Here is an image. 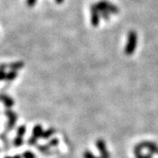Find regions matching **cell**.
I'll use <instances>...</instances> for the list:
<instances>
[{
	"label": "cell",
	"mask_w": 158,
	"mask_h": 158,
	"mask_svg": "<svg viewBox=\"0 0 158 158\" xmlns=\"http://www.w3.org/2000/svg\"><path fill=\"white\" fill-rule=\"evenodd\" d=\"M137 34L135 31H130L127 34V41L125 47V53L127 56H131L132 54H134V52L135 51L136 46H137Z\"/></svg>",
	"instance_id": "6da1fadb"
},
{
	"label": "cell",
	"mask_w": 158,
	"mask_h": 158,
	"mask_svg": "<svg viewBox=\"0 0 158 158\" xmlns=\"http://www.w3.org/2000/svg\"><path fill=\"white\" fill-rule=\"evenodd\" d=\"M5 113L8 118V122L6 125V132H8V131H11V130L13 129L14 126L16 124V121H17L18 115L16 114V113H14L10 108H7L5 111Z\"/></svg>",
	"instance_id": "7a4b0ae2"
},
{
	"label": "cell",
	"mask_w": 158,
	"mask_h": 158,
	"mask_svg": "<svg viewBox=\"0 0 158 158\" xmlns=\"http://www.w3.org/2000/svg\"><path fill=\"white\" fill-rule=\"evenodd\" d=\"M42 134H43V129H42L41 125H36L34 127V130H33V135L29 138V145H32V146L35 145L37 143V140L41 137Z\"/></svg>",
	"instance_id": "3957f363"
},
{
	"label": "cell",
	"mask_w": 158,
	"mask_h": 158,
	"mask_svg": "<svg viewBox=\"0 0 158 158\" xmlns=\"http://www.w3.org/2000/svg\"><path fill=\"white\" fill-rule=\"evenodd\" d=\"M97 5L103 7L104 9H106L111 14H118V11H119V9H118V6H114L113 4L108 2L106 0H100L98 3H97Z\"/></svg>",
	"instance_id": "277c9868"
},
{
	"label": "cell",
	"mask_w": 158,
	"mask_h": 158,
	"mask_svg": "<svg viewBox=\"0 0 158 158\" xmlns=\"http://www.w3.org/2000/svg\"><path fill=\"white\" fill-rule=\"evenodd\" d=\"M138 148H140L141 149L146 148L148 149L149 153L151 154H158V146L154 143V142H150V141H143L139 143L138 145H136Z\"/></svg>",
	"instance_id": "5b68a950"
},
{
	"label": "cell",
	"mask_w": 158,
	"mask_h": 158,
	"mask_svg": "<svg viewBox=\"0 0 158 158\" xmlns=\"http://www.w3.org/2000/svg\"><path fill=\"white\" fill-rule=\"evenodd\" d=\"M90 14H91V25L93 27H98L99 24V19H100V14L98 11L97 7L95 5H92L90 6Z\"/></svg>",
	"instance_id": "8992f818"
},
{
	"label": "cell",
	"mask_w": 158,
	"mask_h": 158,
	"mask_svg": "<svg viewBox=\"0 0 158 158\" xmlns=\"http://www.w3.org/2000/svg\"><path fill=\"white\" fill-rule=\"evenodd\" d=\"M96 144L97 147L98 148V150H99V152H100L101 158H110V153L108 152L105 141L101 140V139H98L97 141Z\"/></svg>",
	"instance_id": "52a82bcc"
},
{
	"label": "cell",
	"mask_w": 158,
	"mask_h": 158,
	"mask_svg": "<svg viewBox=\"0 0 158 158\" xmlns=\"http://www.w3.org/2000/svg\"><path fill=\"white\" fill-rule=\"evenodd\" d=\"M0 101L2 102L7 108H10L11 109L13 105H14V100L11 98V97L6 95V94H0Z\"/></svg>",
	"instance_id": "ba28073f"
},
{
	"label": "cell",
	"mask_w": 158,
	"mask_h": 158,
	"mask_svg": "<svg viewBox=\"0 0 158 158\" xmlns=\"http://www.w3.org/2000/svg\"><path fill=\"white\" fill-rule=\"evenodd\" d=\"M95 6H96L97 9H98V12H99V14L101 15L102 17L104 18L106 20H109L110 19V12L109 11H107L106 9H104L103 7H101V6H98L97 4H95Z\"/></svg>",
	"instance_id": "9c48e42d"
},
{
	"label": "cell",
	"mask_w": 158,
	"mask_h": 158,
	"mask_svg": "<svg viewBox=\"0 0 158 158\" xmlns=\"http://www.w3.org/2000/svg\"><path fill=\"white\" fill-rule=\"evenodd\" d=\"M8 67L11 69V70H14V71H17L19 70L24 67V62H11V64L8 65Z\"/></svg>",
	"instance_id": "30bf717a"
},
{
	"label": "cell",
	"mask_w": 158,
	"mask_h": 158,
	"mask_svg": "<svg viewBox=\"0 0 158 158\" xmlns=\"http://www.w3.org/2000/svg\"><path fill=\"white\" fill-rule=\"evenodd\" d=\"M135 155L136 158H152V154L151 153L144 156L141 153V148H139L137 146H135Z\"/></svg>",
	"instance_id": "8fae6325"
},
{
	"label": "cell",
	"mask_w": 158,
	"mask_h": 158,
	"mask_svg": "<svg viewBox=\"0 0 158 158\" xmlns=\"http://www.w3.org/2000/svg\"><path fill=\"white\" fill-rule=\"evenodd\" d=\"M55 133H56V129L53 128V127H50V128H48V130H46L45 132L43 131V134H42V135H41V138L47 140V139L50 138L51 136L53 135Z\"/></svg>",
	"instance_id": "7c38bea8"
},
{
	"label": "cell",
	"mask_w": 158,
	"mask_h": 158,
	"mask_svg": "<svg viewBox=\"0 0 158 158\" xmlns=\"http://www.w3.org/2000/svg\"><path fill=\"white\" fill-rule=\"evenodd\" d=\"M17 71H14V70H11L10 72H8V73L6 74V81L7 82H11V81H13L14 79L17 77Z\"/></svg>",
	"instance_id": "4fadbf2b"
},
{
	"label": "cell",
	"mask_w": 158,
	"mask_h": 158,
	"mask_svg": "<svg viewBox=\"0 0 158 158\" xmlns=\"http://www.w3.org/2000/svg\"><path fill=\"white\" fill-rule=\"evenodd\" d=\"M50 148L48 147V145H39L38 146V150H40V152L44 155H48L50 154V150H49Z\"/></svg>",
	"instance_id": "5bb4252c"
},
{
	"label": "cell",
	"mask_w": 158,
	"mask_h": 158,
	"mask_svg": "<svg viewBox=\"0 0 158 158\" xmlns=\"http://www.w3.org/2000/svg\"><path fill=\"white\" fill-rule=\"evenodd\" d=\"M26 131H27V127L25 125H21L20 127H19V128L17 130V136H19V137H22L25 135L26 134Z\"/></svg>",
	"instance_id": "9a60e30c"
},
{
	"label": "cell",
	"mask_w": 158,
	"mask_h": 158,
	"mask_svg": "<svg viewBox=\"0 0 158 158\" xmlns=\"http://www.w3.org/2000/svg\"><path fill=\"white\" fill-rule=\"evenodd\" d=\"M13 144L15 147H19L23 144V138L22 137H19V136H16L14 141H13Z\"/></svg>",
	"instance_id": "2e32d148"
},
{
	"label": "cell",
	"mask_w": 158,
	"mask_h": 158,
	"mask_svg": "<svg viewBox=\"0 0 158 158\" xmlns=\"http://www.w3.org/2000/svg\"><path fill=\"white\" fill-rule=\"evenodd\" d=\"M58 143H59V141H58V139L56 138H54V139H51L50 141H48V146L49 148L52 147H56L58 145Z\"/></svg>",
	"instance_id": "e0dca14e"
},
{
	"label": "cell",
	"mask_w": 158,
	"mask_h": 158,
	"mask_svg": "<svg viewBox=\"0 0 158 158\" xmlns=\"http://www.w3.org/2000/svg\"><path fill=\"white\" fill-rule=\"evenodd\" d=\"M23 157L24 158H35V155L31 151H26L23 153Z\"/></svg>",
	"instance_id": "ac0fdd59"
},
{
	"label": "cell",
	"mask_w": 158,
	"mask_h": 158,
	"mask_svg": "<svg viewBox=\"0 0 158 158\" xmlns=\"http://www.w3.org/2000/svg\"><path fill=\"white\" fill-rule=\"evenodd\" d=\"M84 158H99V157H97V156H95L91 152H90V151H85V153H84Z\"/></svg>",
	"instance_id": "d6986e66"
},
{
	"label": "cell",
	"mask_w": 158,
	"mask_h": 158,
	"mask_svg": "<svg viewBox=\"0 0 158 158\" xmlns=\"http://www.w3.org/2000/svg\"><path fill=\"white\" fill-rule=\"evenodd\" d=\"M36 1H37V0H27V6H28L29 7H33V6L35 5Z\"/></svg>",
	"instance_id": "ffe728a7"
},
{
	"label": "cell",
	"mask_w": 158,
	"mask_h": 158,
	"mask_svg": "<svg viewBox=\"0 0 158 158\" xmlns=\"http://www.w3.org/2000/svg\"><path fill=\"white\" fill-rule=\"evenodd\" d=\"M6 77V71H0V81L2 80H5Z\"/></svg>",
	"instance_id": "44dd1931"
},
{
	"label": "cell",
	"mask_w": 158,
	"mask_h": 158,
	"mask_svg": "<svg viewBox=\"0 0 158 158\" xmlns=\"http://www.w3.org/2000/svg\"><path fill=\"white\" fill-rule=\"evenodd\" d=\"M8 66L5 64V63H1L0 64V71H6V69L7 68Z\"/></svg>",
	"instance_id": "7402d4cb"
},
{
	"label": "cell",
	"mask_w": 158,
	"mask_h": 158,
	"mask_svg": "<svg viewBox=\"0 0 158 158\" xmlns=\"http://www.w3.org/2000/svg\"><path fill=\"white\" fill-rule=\"evenodd\" d=\"M63 1H64V0H56V2L57 4H59V5L62 4V3H63Z\"/></svg>",
	"instance_id": "603a6c76"
},
{
	"label": "cell",
	"mask_w": 158,
	"mask_h": 158,
	"mask_svg": "<svg viewBox=\"0 0 158 158\" xmlns=\"http://www.w3.org/2000/svg\"><path fill=\"white\" fill-rule=\"evenodd\" d=\"M13 158H21V156H19V155H16V156H14Z\"/></svg>",
	"instance_id": "cb8c5ba5"
},
{
	"label": "cell",
	"mask_w": 158,
	"mask_h": 158,
	"mask_svg": "<svg viewBox=\"0 0 158 158\" xmlns=\"http://www.w3.org/2000/svg\"><path fill=\"white\" fill-rule=\"evenodd\" d=\"M5 158H13V157H11V156H6V157Z\"/></svg>",
	"instance_id": "d4e9b609"
}]
</instances>
